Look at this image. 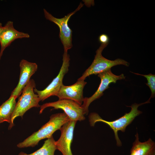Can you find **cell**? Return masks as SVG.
I'll list each match as a JSON object with an SVG mask.
<instances>
[{
    "mask_svg": "<svg viewBox=\"0 0 155 155\" xmlns=\"http://www.w3.org/2000/svg\"><path fill=\"white\" fill-rule=\"evenodd\" d=\"M3 26H2V24L1 23H0V34L3 29Z\"/></svg>",
    "mask_w": 155,
    "mask_h": 155,
    "instance_id": "cell-18",
    "label": "cell"
},
{
    "mask_svg": "<svg viewBox=\"0 0 155 155\" xmlns=\"http://www.w3.org/2000/svg\"><path fill=\"white\" fill-rule=\"evenodd\" d=\"M135 139L131 149L130 155H155V143L151 138L144 142L139 141L137 133Z\"/></svg>",
    "mask_w": 155,
    "mask_h": 155,
    "instance_id": "cell-13",
    "label": "cell"
},
{
    "mask_svg": "<svg viewBox=\"0 0 155 155\" xmlns=\"http://www.w3.org/2000/svg\"><path fill=\"white\" fill-rule=\"evenodd\" d=\"M55 142L52 136L46 140L42 146L34 152L27 154L22 152L18 155H54L57 150Z\"/></svg>",
    "mask_w": 155,
    "mask_h": 155,
    "instance_id": "cell-15",
    "label": "cell"
},
{
    "mask_svg": "<svg viewBox=\"0 0 155 155\" xmlns=\"http://www.w3.org/2000/svg\"><path fill=\"white\" fill-rule=\"evenodd\" d=\"M101 81L99 86L95 92L89 97L84 98L82 104L81 105L84 109V115H88L89 112V107L94 101L99 98L103 94V92L109 88V85L111 83H115L118 80H124L126 77L122 73L118 75L114 74L111 69L102 72L98 74Z\"/></svg>",
    "mask_w": 155,
    "mask_h": 155,
    "instance_id": "cell-7",
    "label": "cell"
},
{
    "mask_svg": "<svg viewBox=\"0 0 155 155\" xmlns=\"http://www.w3.org/2000/svg\"><path fill=\"white\" fill-rule=\"evenodd\" d=\"M83 5V4L81 2L78 8L74 11L69 13L61 18L54 17L45 9H44L45 18L55 24L59 28V37L63 46L64 52L67 53L68 50L72 47V31L68 25V22L71 16L79 10Z\"/></svg>",
    "mask_w": 155,
    "mask_h": 155,
    "instance_id": "cell-5",
    "label": "cell"
},
{
    "mask_svg": "<svg viewBox=\"0 0 155 155\" xmlns=\"http://www.w3.org/2000/svg\"><path fill=\"white\" fill-rule=\"evenodd\" d=\"M135 74L143 76L146 78L147 82L146 84L150 89L151 93L149 99L154 98L155 96V75L150 73L148 75H143L138 73H135L130 71Z\"/></svg>",
    "mask_w": 155,
    "mask_h": 155,
    "instance_id": "cell-16",
    "label": "cell"
},
{
    "mask_svg": "<svg viewBox=\"0 0 155 155\" xmlns=\"http://www.w3.org/2000/svg\"><path fill=\"white\" fill-rule=\"evenodd\" d=\"M29 35L27 33L19 32L14 27L13 22L8 21L3 26L0 34V59L5 49L15 40L18 38H29Z\"/></svg>",
    "mask_w": 155,
    "mask_h": 155,
    "instance_id": "cell-12",
    "label": "cell"
},
{
    "mask_svg": "<svg viewBox=\"0 0 155 155\" xmlns=\"http://www.w3.org/2000/svg\"><path fill=\"white\" fill-rule=\"evenodd\" d=\"M70 60L69 55L67 53L64 52L62 64L57 76L43 90H39L36 88L34 89V92L37 93L40 101H43L51 96H56L63 84L64 76L68 71Z\"/></svg>",
    "mask_w": 155,
    "mask_h": 155,
    "instance_id": "cell-8",
    "label": "cell"
},
{
    "mask_svg": "<svg viewBox=\"0 0 155 155\" xmlns=\"http://www.w3.org/2000/svg\"><path fill=\"white\" fill-rule=\"evenodd\" d=\"M77 121L70 120L61 127L60 137L55 142L57 150L63 155H73L71 145L73 138L74 129Z\"/></svg>",
    "mask_w": 155,
    "mask_h": 155,
    "instance_id": "cell-9",
    "label": "cell"
},
{
    "mask_svg": "<svg viewBox=\"0 0 155 155\" xmlns=\"http://www.w3.org/2000/svg\"><path fill=\"white\" fill-rule=\"evenodd\" d=\"M52 107L53 109H61L72 121H81L85 119L84 109L81 105L73 100L60 99L56 101L46 103L40 106L39 114L46 108Z\"/></svg>",
    "mask_w": 155,
    "mask_h": 155,
    "instance_id": "cell-6",
    "label": "cell"
},
{
    "mask_svg": "<svg viewBox=\"0 0 155 155\" xmlns=\"http://www.w3.org/2000/svg\"><path fill=\"white\" fill-rule=\"evenodd\" d=\"M87 83L84 80H77L76 83L70 86L63 84L55 96L59 100H71L81 105L84 98L83 89Z\"/></svg>",
    "mask_w": 155,
    "mask_h": 155,
    "instance_id": "cell-10",
    "label": "cell"
},
{
    "mask_svg": "<svg viewBox=\"0 0 155 155\" xmlns=\"http://www.w3.org/2000/svg\"><path fill=\"white\" fill-rule=\"evenodd\" d=\"M20 74L19 82L11 95L16 98L19 96L23 89L30 80L31 76L37 71L38 65L35 63L23 59L20 63Z\"/></svg>",
    "mask_w": 155,
    "mask_h": 155,
    "instance_id": "cell-11",
    "label": "cell"
},
{
    "mask_svg": "<svg viewBox=\"0 0 155 155\" xmlns=\"http://www.w3.org/2000/svg\"><path fill=\"white\" fill-rule=\"evenodd\" d=\"M108 44H101L96 51L94 59L90 66L83 73L78 80H84L90 75L98 74L111 69L112 67L118 65H122L128 67L129 63L121 59L114 60H108L104 57L102 53Z\"/></svg>",
    "mask_w": 155,
    "mask_h": 155,
    "instance_id": "cell-4",
    "label": "cell"
},
{
    "mask_svg": "<svg viewBox=\"0 0 155 155\" xmlns=\"http://www.w3.org/2000/svg\"><path fill=\"white\" fill-rule=\"evenodd\" d=\"M150 100L140 104L134 103L130 106H127L131 108V111L128 113H126L122 116L112 121H108L101 118L97 113H91L89 116V120L91 126H94L97 122H102L107 125L113 130L115 137L117 146L121 147L122 143L118 135V131L125 132L127 127L132 122L135 118L142 113L138 109V107L143 104L150 103Z\"/></svg>",
    "mask_w": 155,
    "mask_h": 155,
    "instance_id": "cell-1",
    "label": "cell"
},
{
    "mask_svg": "<svg viewBox=\"0 0 155 155\" xmlns=\"http://www.w3.org/2000/svg\"><path fill=\"white\" fill-rule=\"evenodd\" d=\"M16 98L11 96L0 106V123L7 122L10 123L12 115L15 108Z\"/></svg>",
    "mask_w": 155,
    "mask_h": 155,
    "instance_id": "cell-14",
    "label": "cell"
},
{
    "mask_svg": "<svg viewBox=\"0 0 155 155\" xmlns=\"http://www.w3.org/2000/svg\"><path fill=\"white\" fill-rule=\"evenodd\" d=\"M70 120L64 112L52 115L47 123L23 142L18 144L17 147L22 148L35 146L42 140L51 137L56 131L59 130L65 123Z\"/></svg>",
    "mask_w": 155,
    "mask_h": 155,
    "instance_id": "cell-2",
    "label": "cell"
},
{
    "mask_svg": "<svg viewBox=\"0 0 155 155\" xmlns=\"http://www.w3.org/2000/svg\"><path fill=\"white\" fill-rule=\"evenodd\" d=\"M35 87L34 81L33 79H30L23 89L22 94L19 97L16 103L9 129H11L14 126L13 121L16 117L20 116L22 118L26 112L32 107H40L39 104L40 99L37 94H35L34 92Z\"/></svg>",
    "mask_w": 155,
    "mask_h": 155,
    "instance_id": "cell-3",
    "label": "cell"
},
{
    "mask_svg": "<svg viewBox=\"0 0 155 155\" xmlns=\"http://www.w3.org/2000/svg\"><path fill=\"white\" fill-rule=\"evenodd\" d=\"M98 40L101 44H108L109 38L106 34H103L100 35L98 37Z\"/></svg>",
    "mask_w": 155,
    "mask_h": 155,
    "instance_id": "cell-17",
    "label": "cell"
}]
</instances>
